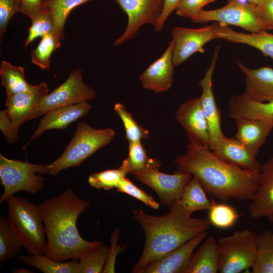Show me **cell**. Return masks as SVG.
<instances>
[{
    "mask_svg": "<svg viewBox=\"0 0 273 273\" xmlns=\"http://www.w3.org/2000/svg\"><path fill=\"white\" fill-rule=\"evenodd\" d=\"M174 162L190 173L205 192L222 201L251 200L260 181V171L247 170L217 157L208 147L190 142Z\"/></svg>",
    "mask_w": 273,
    "mask_h": 273,
    "instance_id": "cell-1",
    "label": "cell"
},
{
    "mask_svg": "<svg viewBox=\"0 0 273 273\" xmlns=\"http://www.w3.org/2000/svg\"><path fill=\"white\" fill-rule=\"evenodd\" d=\"M89 204L70 188L39 204L46 229L47 256L61 262L79 260L104 245L102 241L83 239L77 230L78 217Z\"/></svg>",
    "mask_w": 273,
    "mask_h": 273,
    "instance_id": "cell-2",
    "label": "cell"
},
{
    "mask_svg": "<svg viewBox=\"0 0 273 273\" xmlns=\"http://www.w3.org/2000/svg\"><path fill=\"white\" fill-rule=\"evenodd\" d=\"M169 208L168 213L161 216L151 215L141 209L132 208L133 215L145 236L144 250L132 272L142 273L151 261L206 232L211 224L208 219L192 217L177 202Z\"/></svg>",
    "mask_w": 273,
    "mask_h": 273,
    "instance_id": "cell-3",
    "label": "cell"
},
{
    "mask_svg": "<svg viewBox=\"0 0 273 273\" xmlns=\"http://www.w3.org/2000/svg\"><path fill=\"white\" fill-rule=\"evenodd\" d=\"M9 222L22 247L30 255L45 254L46 233L40 209L24 198H8Z\"/></svg>",
    "mask_w": 273,
    "mask_h": 273,
    "instance_id": "cell-4",
    "label": "cell"
},
{
    "mask_svg": "<svg viewBox=\"0 0 273 273\" xmlns=\"http://www.w3.org/2000/svg\"><path fill=\"white\" fill-rule=\"evenodd\" d=\"M115 136V131L112 128L98 129L85 122H80L62 154L48 165L49 173L56 176L66 168L79 166L97 151L109 144Z\"/></svg>",
    "mask_w": 273,
    "mask_h": 273,
    "instance_id": "cell-5",
    "label": "cell"
},
{
    "mask_svg": "<svg viewBox=\"0 0 273 273\" xmlns=\"http://www.w3.org/2000/svg\"><path fill=\"white\" fill-rule=\"evenodd\" d=\"M47 173H49L48 165L10 159L0 154V179L4 187L0 204L19 191L32 195L39 192L46 179L41 174Z\"/></svg>",
    "mask_w": 273,
    "mask_h": 273,
    "instance_id": "cell-6",
    "label": "cell"
},
{
    "mask_svg": "<svg viewBox=\"0 0 273 273\" xmlns=\"http://www.w3.org/2000/svg\"><path fill=\"white\" fill-rule=\"evenodd\" d=\"M219 272L240 273L253 267L257 256L258 234L239 230L218 240Z\"/></svg>",
    "mask_w": 273,
    "mask_h": 273,
    "instance_id": "cell-7",
    "label": "cell"
},
{
    "mask_svg": "<svg viewBox=\"0 0 273 273\" xmlns=\"http://www.w3.org/2000/svg\"><path fill=\"white\" fill-rule=\"evenodd\" d=\"M191 19L196 23L215 21L228 26L235 25L250 33L265 30L259 21L255 5L239 0H228L226 5L217 9H203Z\"/></svg>",
    "mask_w": 273,
    "mask_h": 273,
    "instance_id": "cell-8",
    "label": "cell"
},
{
    "mask_svg": "<svg viewBox=\"0 0 273 273\" xmlns=\"http://www.w3.org/2000/svg\"><path fill=\"white\" fill-rule=\"evenodd\" d=\"M96 95L95 90L84 82L82 70L76 69L61 85L40 99L39 111L41 116L58 108L90 101Z\"/></svg>",
    "mask_w": 273,
    "mask_h": 273,
    "instance_id": "cell-9",
    "label": "cell"
},
{
    "mask_svg": "<svg viewBox=\"0 0 273 273\" xmlns=\"http://www.w3.org/2000/svg\"><path fill=\"white\" fill-rule=\"evenodd\" d=\"M225 26L217 22L196 29L175 26L171 31L174 66L181 65L197 52L204 53V45L212 39L219 38L218 33Z\"/></svg>",
    "mask_w": 273,
    "mask_h": 273,
    "instance_id": "cell-10",
    "label": "cell"
},
{
    "mask_svg": "<svg viewBox=\"0 0 273 273\" xmlns=\"http://www.w3.org/2000/svg\"><path fill=\"white\" fill-rule=\"evenodd\" d=\"M127 16L126 27L114 42L118 46L132 39L140 28L145 24L154 27L159 19L165 0H115Z\"/></svg>",
    "mask_w": 273,
    "mask_h": 273,
    "instance_id": "cell-11",
    "label": "cell"
},
{
    "mask_svg": "<svg viewBox=\"0 0 273 273\" xmlns=\"http://www.w3.org/2000/svg\"><path fill=\"white\" fill-rule=\"evenodd\" d=\"M141 183L153 189L161 203L170 207L177 202L185 186L192 178L187 171L178 170L173 174H167L153 169L133 175Z\"/></svg>",
    "mask_w": 273,
    "mask_h": 273,
    "instance_id": "cell-12",
    "label": "cell"
},
{
    "mask_svg": "<svg viewBox=\"0 0 273 273\" xmlns=\"http://www.w3.org/2000/svg\"><path fill=\"white\" fill-rule=\"evenodd\" d=\"M220 50L217 46L213 53L210 66L203 78L198 82L202 89L199 98L202 109L207 121L210 143L209 147L215 141L224 136L221 127L220 113L217 106L212 88V77Z\"/></svg>",
    "mask_w": 273,
    "mask_h": 273,
    "instance_id": "cell-13",
    "label": "cell"
},
{
    "mask_svg": "<svg viewBox=\"0 0 273 273\" xmlns=\"http://www.w3.org/2000/svg\"><path fill=\"white\" fill-rule=\"evenodd\" d=\"M177 121L185 129L190 142L208 147L210 143L209 127L199 98L181 104L175 113Z\"/></svg>",
    "mask_w": 273,
    "mask_h": 273,
    "instance_id": "cell-14",
    "label": "cell"
},
{
    "mask_svg": "<svg viewBox=\"0 0 273 273\" xmlns=\"http://www.w3.org/2000/svg\"><path fill=\"white\" fill-rule=\"evenodd\" d=\"M204 232L159 258L149 263L142 273H186L194 251L205 238Z\"/></svg>",
    "mask_w": 273,
    "mask_h": 273,
    "instance_id": "cell-15",
    "label": "cell"
},
{
    "mask_svg": "<svg viewBox=\"0 0 273 273\" xmlns=\"http://www.w3.org/2000/svg\"><path fill=\"white\" fill-rule=\"evenodd\" d=\"M49 93L46 82L38 84L36 90L7 96L6 112L12 122L19 127L26 121L41 116L38 105L40 99Z\"/></svg>",
    "mask_w": 273,
    "mask_h": 273,
    "instance_id": "cell-16",
    "label": "cell"
},
{
    "mask_svg": "<svg viewBox=\"0 0 273 273\" xmlns=\"http://www.w3.org/2000/svg\"><path fill=\"white\" fill-rule=\"evenodd\" d=\"M258 186L248 209L253 219L266 218L273 223V157L261 165Z\"/></svg>",
    "mask_w": 273,
    "mask_h": 273,
    "instance_id": "cell-17",
    "label": "cell"
},
{
    "mask_svg": "<svg viewBox=\"0 0 273 273\" xmlns=\"http://www.w3.org/2000/svg\"><path fill=\"white\" fill-rule=\"evenodd\" d=\"M173 41H170L162 55L152 63L140 75L139 80L146 89L155 93L168 90L173 80Z\"/></svg>",
    "mask_w": 273,
    "mask_h": 273,
    "instance_id": "cell-18",
    "label": "cell"
},
{
    "mask_svg": "<svg viewBox=\"0 0 273 273\" xmlns=\"http://www.w3.org/2000/svg\"><path fill=\"white\" fill-rule=\"evenodd\" d=\"M222 160L247 170L260 171L261 165L246 146L235 138L223 136L209 147Z\"/></svg>",
    "mask_w": 273,
    "mask_h": 273,
    "instance_id": "cell-19",
    "label": "cell"
},
{
    "mask_svg": "<svg viewBox=\"0 0 273 273\" xmlns=\"http://www.w3.org/2000/svg\"><path fill=\"white\" fill-rule=\"evenodd\" d=\"M92 109V106L87 102H84L58 108L48 112L41 118L37 129L24 147L46 130L66 128L73 122L88 114Z\"/></svg>",
    "mask_w": 273,
    "mask_h": 273,
    "instance_id": "cell-20",
    "label": "cell"
},
{
    "mask_svg": "<svg viewBox=\"0 0 273 273\" xmlns=\"http://www.w3.org/2000/svg\"><path fill=\"white\" fill-rule=\"evenodd\" d=\"M236 64L245 75L244 96L260 102L273 101V68L269 66L251 69L238 61Z\"/></svg>",
    "mask_w": 273,
    "mask_h": 273,
    "instance_id": "cell-21",
    "label": "cell"
},
{
    "mask_svg": "<svg viewBox=\"0 0 273 273\" xmlns=\"http://www.w3.org/2000/svg\"><path fill=\"white\" fill-rule=\"evenodd\" d=\"M229 110L230 117L235 120L246 118L273 123V101H257L243 94L231 95Z\"/></svg>",
    "mask_w": 273,
    "mask_h": 273,
    "instance_id": "cell-22",
    "label": "cell"
},
{
    "mask_svg": "<svg viewBox=\"0 0 273 273\" xmlns=\"http://www.w3.org/2000/svg\"><path fill=\"white\" fill-rule=\"evenodd\" d=\"M235 120L237 126L235 138L257 156L271 131L273 123L246 118Z\"/></svg>",
    "mask_w": 273,
    "mask_h": 273,
    "instance_id": "cell-23",
    "label": "cell"
},
{
    "mask_svg": "<svg viewBox=\"0 0 273 273\" xmlns=\"http://www.w3.org/2000/svg\"><path fill=\"white\" fill-rule=\"evenodd\" d=\"M219 256L218 240L213 236L207 237L193 253L186 273L219 272Z\"/></svg>",
    "mask_w": 273,
    "mask_h": 273,
    "instance_id": "cell-24",
    "label": "cell"
},
{
    "mask_svg": "<svg viewBox=\"0 0 273 273\" xmlns=\"http://www.w3.org/2000/svg\"><path fill=\"white\" fill-rule=\"evenodd\" d=\"M218 36L233 43L250 46L273 59V34L266 30L245 33L235 31L226 25L218 33Z\"/></svg>",
    "mask_w": 273,
    "mask_h": 273,
    "instance_id": "cell-25",
    "label": "cell"
},
{
    "mask_svg": "<svg viewBox=\"0 0 273 273\" xmlns=\"http://www.w3.org/2000/svg\"><path fill=\"white\" fill-rule=\"evenodd\" d=\"M0 76L7 96L32 92L38 87V84L31 85L26 80L23 66H15L6 61L1 62Z\"/></svg>",
    "mask_w": 273,
    "mask_h": 273,
    "instance_id": "cell-26",
    "label": "cell"
},
{
    "mask_svg": "<svg viewBox=\"0 0 273 273\" xmlns=\"http://www.w3.org/2000/svg\"><path fill=\"white\" fill-rule=\"evenodd\" d=\"M199 181L194 177L187 184L177 203L189 215L197 211L209 210L214 201L210 200Z\"/></svg>",
    "mask_w": 273,
    "mask_h": 273,
    "instance_id": "cell-27",
    "label": "cell"
},
{
    "mask_svg": "<svg viewBox=\"0 0 273 273\" xmlns=\"http://www.w3.org/2000/svg\"><path fill=\"white\" fill-rule=\"evenodd\" d=\"M17 257L24 263L44 273H79L77 259L67 262L57 261L43 254L18 255Z\"/></svg>",
    "mask_w": 273,
    "mask_h": 273,
    "instance_id": "cell-28",
    "label": "cell"
},
{
    "mask_svg": "<svg viewBox=\"0 0 273 273\" xmlns=\"http://www.w3.org/2000/svg\"><path fill=\"white\" fill-rule=\"evenodd\" d=\"M128 172L133 176L153 169H159L160 160L148 157L141 141L129 143V152L125 159Z\"/></svg>",
    "mask_w": 273,
    "mask_h": 273,
    "instance_id": "cell-29",
    "label": "cell"
},
{
    "mask_svg": "<svg viewBox=\"0 0 273 273\" xmlns=\"http://www.w3.org/2000/svg\"><path fill=\"white\" fill-rule=\"evenodd\" d=\"M252 273H273V232L265 230L258 234L256 258Z\"/></svg>",
    "mask_w": 273,
    "mask_h": 273,
    "instance_id": "cell-30",
    "label": "cell"
},
{
    "mask_svg": "<svg viewBox=\"0 0 273 273\" xmlns=\"http://www.w3.org/2000/svg\"><path fill=\"white\" fill-rule=\"evenodd\" d=\"M89 1L91 0H44V6L53 18L55 33L61 40L64 38L65 24L71 11Z\"/></svg>",
    "mask_w": 273,
    "mask_h": 273,
    "instance_id": "cell-31",
    "label": "cell"
},
{
    "mask_svg": "<svg viewBox=\"0 0 273 273\" xmlns=\"http://www.w3.org/2000/svg\"><path fill=\"white\" fill-rule=\"evenodd\" d=\"M22 245L7 218L0 216V261L7 262L18 256Z\"/></svg>",
    "mask_w": 273,
    "mask_h": 273,
    "instance_id": "cell-32",
    "label": "cell"
},
{
    "mask_svg": "<svg viewBox=\"0 0 273 273\" xmlns=\"http://www.w3.org/2000/svg\"><path fill=\"white\" fill-rule=\"evenodd\" d=\"M61 41L54 32L42 37L37 46L30 51L32 63L41 69L49 70L52 55L55 50L60 48Z\"/></svg>",
    "mask_w": 273,
    "mask_h": 273,
    "instance_id": "cell-33",
    "label": "cell"
},
{
    "mask_svg": "<svg viewBox=\"0 0 273 273\" xmlns=\"http://www.w3.org/2000/svg\"><path fill=\"white\" fill-rule=\"evenodd\" d=\"M128 173V169L124 159L121 165L117 169H108L90 174L88 182L92 187L107 191L116 188Z\"/></svg>",
    "mask_w": 273,
    "mask_h": 273,
    "instance_id": "cell-34",
    "label": "cell"
},
{
    "mask_svg": "<svg viewBox=\"0 0 273 273\" xmlns=\"http://www.w3.org/2000/svg\"><path fill=\"white\" fill-rule=\"evenodd\" d=\"M240 215L233 206L224 203L214 202L208 210V220L216 228L226 229L233 226Z\"/></svg>",
    "mask_w": 273,
    "mask_h": 273,
    "instance_id": "cell-35",
    "label": "cell"
},
{
    "mask_svg": "<svg viewBox=\"0 0 273 273\" xmlns=\"http://www.w3.org/2000/svg\"><path fill=\"white\" fill-rule=\"evenodd\" d=\"M114 110L123 122L125 130V138L128 143L140 142L143 139H147L149 138V131L136 122L132 114L126 109L122 103H116Z\"/></svg>",
    "mask_w": 273,
    "mask_h": 273,
    "instance_id": "cell-36",
    "label": "cell"
},
{
    "mask_svg": "<svg viewBox=\"0 0 273 273\" xmlns=\"http://www.w3.org/2000/svg\"><path fill=\"white\" fill-rule=\"evenodd\" d=\"M109 250L103 245L82 256L78 262L79 273L102 272Z\"/></svg>",
    "mask_w": 273,
    "mask_h": 273,
    "instance_id": "cell-37",
    "label": "cell"
},
{
    "mask_svg": "<svg viewBox=\"0 0 273 273\" xmlns=\"http://www.w3.org/2000/svg\"><path fill=\"white\" fill-rule=\"evenodd\" d=\"M31 22L28 29V35L24 42L25 47H27L38 37H42L49 33H55L53 18L47 8L40 14L31 20Z\"/></svg>",
    "mask_w": 273,
    "mask_h": 273,
    "instance_id": "cell-38",
    "label": "cell"
},
{
    "mask_svg": "<svg viewBox=\"0 0 273 273\" xmlns=\"http://www.w3.org/2000/svg\"><path fill=\"white\" fill-rule=\"evenodd\" d=\"M116 189L117 191L141 201L151 208L158 209L159 208V204L153 197L134 185L126 177L121 180Z\"/></svg>",
    "mask_w": 273,
    "mask_h": 273,
    "instance_id": "cell-39",
    "label": "cell"
},
{
    "mask_svg": "<svg viewBox=\"0 0 273 273\" xmlns=\"http://www.w3.org/2000/svg\"><path fill=\"white\" fill-rule=\"evenodd\" d=\"M21 0H0L1 42L12 17L20 12Z\"/></svg>",
    "mask_w": 273,
    "mask_h": 273,
    "instance_id": "cell-40",
    "label": "cell"
},
{
    "mask_svg": "<svg viewBox=\"0 0 273 273\" xmlns=\"http://www.w3.org/2000/svg\"><path fill=\"white\" fill-rule=\"evenodd\" d=\"M215 1L181 0L175 11L177 15L191 19L198 14L205 6Z\"/></svg>",
    "mask_w": 273,
    "mask_h": 273,
    "instance_id": "cell-41",
    "label": "cell"
},
{
    "mask_svg": "<svg viewBox=\"0 0 273 273\" xmlns=\"http://www.w3.org/2000/svg\"><path fill=\"white\" fill-rule=\"evenodd\" d=\"M120 230L116 228L110 236L111 247L107 257L106 263L102 272H115L116 259L119 253L124 250V247L118 245L117 241L119 236Z\"/></svg>",
    "mask_w": 273,
    "mask_h": 273,
    "instance_id": "cell-42",
    "label": "cell"
},
{
    "mask_svg": "<svg viewBox=\"0 0 273 273\" xmlns=\"http://www.w3.org/2000/svg\"><path fill=\"white\" fill-rule=\"evenodd\" d=\"M255 6L264 29L273 30V0H260Z\"/></svg>",
    "mask_w": 273,
    "mask_h": 273,
    "instance_id": "cell-43",
    "label": "cell"
},
{
    "mask_svg": "<svg viewBox=\"0 0 273 273\" xmlns=\"http://www.w3.org/2000/svg\"><path fill=\"white\" fill-rule=\"evenodd\" d=\"M19 127L9 119L6 110L0 112V129L8 142L13 143L19 138Z\"/></svg>",
    "mask_w": 273,
    "mask_h": 273,
    "instance_id": "cell-44",
    "label": "cell"
},
{
    "mask_svg": "<svg viewBox=\"0 0 273 273\" xmlns=\"http://www.w3.org/2000/svg\"><path fill=\"white\" fill-rule=\"evenodd\" d=\"M47 7L44 0H21L20 13L32 20L43 12Z\"/></svg>",
    "mask_w": 273,
    "mask_h": 273,
    "instance_id": "cell-45",
    "label": "cell"
},
{
    "mask_svg": "<svg viewBox=\"0 0 273 273\" xmlns=\"http://www.w3.org/2000/svg\"><path fill=\"white\" fill-rule=\"evenodd\" d=\"M181 0H165L162 13L156 25L154 27L156 31L160 32L163 29L168 17L175 9Z\"/></svg>",
    "mask_w": 273,
    "mask_h": 273,
    "instance_id": "cell-46",
    "label": "cell"
},
{
    "mask_svg": "<svg viewBox=\"0 0 273 273\" xmlns=\"http://www.w3.org/2000/svg\"><path fill=\"white\" fill-rule=\"evenodd\" d=\"M13 272H31V271L29 270L26 269H17L15 270H14Z\"/></svg>",
    "mask_w": 273,
    "mask_h": 273,
    "instance_id": "cell-47",
    "label": "cell"
},
{
    "mask_svg": "<svg viewBox=\"0 0 273 273\" xmlns=\"http://www.w3.org/2000/svg\"><path fill=\"white\" fill-rule=\"evenodd\" d=\"M249 3L256 5L257 4L260 0H247Z\"/></svg>",
    "mask_w": 273,
    "mask_h": 273,
    "instance_id": "cell-48",
    "label": "cell"
}]
</instances>
